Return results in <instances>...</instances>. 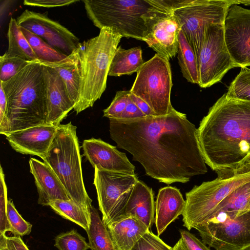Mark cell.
Segmentation results:
<instances>
[{"label":"cell","mask_w":250,"mask_h":250,"mask_svg":"<svg viewBox=\"0 0 250 250\" xmlns=\"http://www.w3.org/2000/svg\"><path fill=\"white\" fill-rule=\"evenodd\" d=\"M138 180L136 174L94 167L93 184L102 221L106 226L123 215L131 191Z\"/></svg>","instance_id":"30bf717a"},{"label":"cell","mask_w":250,"mask_h":250,"mask_svg":"<svg viewBox=\"0 0 250 250\" xmlns=\"http://www.w3.org/2000/svg\"><path fill=\"white\" fill-rule=\"evenodd\" d=\"M7 99L3 119L0 122V133L47 124L46 87L43 65L40 60L29 62L16 75L0 82Z\"/></svg>","instance_id":"3957f363"},{"label":"cell","mask_w":250,"mask_h":250,"mask_svg":"<svg viewBox=\"0 0 250 250\" xmlns=\"http://www.w3.org/2000/svg\"><path fill=\"white\" fill-rule=\"evenodd\" d=\"M130 90H120L116 95L109 106L104 110V116L110 119H120L127 104Z\"/></svg>","instance_id":"e575fe53"},{"label":"cell","mask_w":250,"mask_h":250,"mask_svg":"<svg viewBox=\"0 0 250 250\" xmlns=\"http://www.w3.org/2000/svg\"><path fill=\"white\" fill-rule=\"evenodd\" d=\"M226 94L231 98L250 102V68H241Z\"/></svg>","instance_id":"4dcf8cb0"},{"label":"cell","mask_w":250,"mask_h":250,"mask_svg":"<svg viewBox=\"0 0 250 250\" xmlns=\"http://www.w3.org/2000/svg\"><path fill=\"white\" fill-rule=\"evenodd\" d=\"M89 230L86 231L91 250H116L107 227L92 206Z\"/></svg>","instance_id":"83f0119b"},{"label":"cell","mask_w":250,"mask_h":250,"mask_svg":"<svg viewBox=\"0 0 250 250\" xmlns=\"http://www.w3.org/2000/svg\"><path fill=\"white\" fill-rule=\"evenodd\" d=\"M29 164L38 192L39 204L49 206L53 201L71 199L58 177L47 164L34 158H30Z\"/></svg>","instance_id":"d6986e66"},{"label":"cell","mask_w":250,"mask_h":250,"mask_svg":"<svg viewBox=\"0 0 250 250\" xmlns=\"http://www.w3.org/2000/svg\"><path fill=\"white\" fill-rule=\"evenodd\" d=\"M194 229L215 250H242L250 246V210L233 219H209Z\"/></svg>","instance_id":"4fadbf2b"},{"label":"cell","mask_w":250,"mask_h":250,"mask_svg":"<svg viewBox=\"0 0 250 250\" xmlns=\"http://www.w3.org/2000/svg\"><path fill=\"white\" fill-rule=\"evenodd\" d=\"M197 62L198 85L202 88L220 82L230 69L237 67L226 44L223 24L207 26Z\"/></svg>","instance_id":"8fae6325"},{"label":"cell","mask_w":250,"mask_h":250,"mask_svg":"<svg viewBox=\"0 0 250 250\" xmlns=\"http://www.w3.org/2000/svg\"><path fill=\"white\" fill-rule=\"evenodd\" d=\"M172 86L169 62L156 53L137 72L130 92L146 103L156 116H162L173 108L170 101Z\"/></svg>","instance_id":"9c48e42d"},{"label":"cell","mask_w":250,"mask_h":250,"mask_svg":"<svg viewBox=\"0 0 250 250\" xmlns=\"http://www.w3.org/2000/svg\"><path fill=\"white\" fill-rule=\"evenodd\" d=\"M250 200V182L241 185L227 196L207 221L211 219H233L247 211Z\"/></svg>","instance_id":"cb8c5ba5"},{"label":"cell","mask_w":250,"mask_h":250,"mask_svg":"<svg viewBox=\"0 0 250 250\" xmlns=\"http://www.w3.org/2000/svg\"><path fill=\"white\" fill-rule=\"evenodd\" d=\"M20 28L38 60L53 62L67 57V56L53 47L39 36L23 27Z\"/></svg>","instance_id":"f546056e"},{"label":"cell","mask_w":250,"mask_h":250,"mask_svg":"<svg viewBox=\"0 0 250 250\" xmlns=\"http://www.w3.org/2000/svg\"><path fill=\"white\" fill-rule=\"evenodd\" d=\"M185 206L186 200L177 188L167 186L159 189L155 202V217L158 236L183 214Z\"/></svg>","instance_id":"ffe728a7"},{"label":"cell","mask_w":250,"mask_h":250,"mask_svg":"<svg viewBox=\"0 0 250 250\" xmlns=\"http://www.w3.org/2000/svg\"><path fill=\"white\" fill-rule=\"evenodd\" d=\"M116 250H131L137 241L150 230L135 217L122 215L106 226Z\"/></svg>","instance_id":"44dd1931"},{"label":"cell","mask_w":250,"mask_h":250,"mask_svg":"<svg viewBox=\"0 0 250 250\" xmlns=\"http://www.w3.org/2000/svg\"><path fill=\"white\" fill-rule=\"evenodd\" d=\"M6 215L14 236H23L29 235L32 225L25 220L16 209L11 200H8L6 205Z\"/></svg>","instance_id":"d6a6232c"},{"label":"cell","mask_w":250,"mask_h":250,"mask_svg":"<svg viewBox=\"0 0 250 250\" xmlns=\"http://www.w3.org/2000/svg\"><path fill=\"white\" fill-rule=\"evenodd\" d=\"M247 161H249V162H250V157L248 158V159L247 160Z\"/></svg>","instance_id":"c3c4849f"},{"label":"cell","mask_w":250,"mask_h":250,"mask_svg":"<svg viewBox=\"0 0 250 250\" xmlns=\"http://www.w3.org/2000/svg\"><path fill=\"white\" fill-rule=\"evenodd\" d=\"M177 54L178 63L183 77L188 82L198 84L199 71L197 59L193 49L182 30L179 34Z\"/></svg>","instance_id":"484cf974"},{"label":"cell","mask_w":250,"mask_h":250,"mask_svg":"<svg viewBox=\"0 0 250 250\" xmlns=\"http://www.w3.org/2000/svg\"><path fill=\"white\" fill-rule=\"evenodd\" d=\"M84 155L94 168L134 174L135 167L125 153L100 139L91 138L83 141Z\"/></svg>","instance_id":"2e32d148"},{"label":"cell","mask_w":250,"mask_h":250,"mask_svg":"<svg viewBox=\"0 0 250 250\" xmlns=\"http://www.w3.org/2000/svg\"><path fill=\"white\" fill-rule=\"evenodd\" d=\"M0 235L6 232H12L6 215V205L8 201L7 188L5 182L4 174L1 166L0 170Z\"/></svg>","instance_id":"8d00e7d4"},{"label":"cell","mask_w":250,"mask_h":250,"mask_svg":"<svg viewBox=\"0 0 250 250\" xmlns=\"http://www.w3.org/2000/svg\"><path fill=\"white\" fill-rule=\"evenodd\" d=\"M93 24L112 29L122 37L144 41L147 30L144 16L154 6L152 0H84Z\"/></svg>","instance_id":"52a82bcc"},{"label":"cell","mask_w":250,"mask_h":250,"mask_svg":"<svg viewBox=\"0 0 250 250\" xmlns=\"http://www.w3.org/2000/svg\"><path fill=\"white\" fill-rule=\"evenodd\" d=\"M155 202L151 188L138 180L134 186L123 215L136 217L151 230L155 222Z\"/></svg>","instance_id":"7402d4cb"},{"label":"cell","mask_w":250,"mask_h":250,"mask_svg":"<svg viewBox=\"0 0 250 250\" xmlns=\"http://www.w3.org/2000/svg\"><path fill=\"white\" fill-rule=\"evenodd\" d=\"M242 250H250V246L243 249Z\"/></svg>","instance_id":"bcb514c9"},{"label":"cell","mask_w":250,"mask_h":250,"mask_svg":"<svg viewBox=\"0 0 250 250\" xmlns=\"http://www.w3.org/2000/svg\"><path fill=\"white\" fill-rule=\"evenodd\" d=\"M239 0L228 8L223 23L224 37L229 53L237 67L250 66V9Z\"/></svg>","instance_id":"5bb4252c"},{"label":"cell","mask_w":250,"mask_h":250,"mask_svg":"<svg viewBox=\"0 0 250 250\" xmlns=\"http://www.w3.org/2000/svg\"><path fill=\"white\" fill-rule=\"evenodd\" d=\"M145 62L140 46L125 49L117 47L112 60L108 76L119 77L137 72Z\"/></svg>","instance_id":"d4e9b609"},{"label":"cell","mask_w":250,"mask_h":250,"mask_svg":"<svg viewBox=\"0 0 250 250\" xmlns=\"http://www.w3.org/2000/svg\"><path fill=\"white\" fill-rule=\"evenodd\" d=\"M0 250H29L20 236L0 235Z\"/></svg>","instance_id":"74e56055"},{"label":"cell","mask_w":250,"mask_h":250,"mask_svg":"<svg viewBox=\"0 0 250 250\" xmlns=\"http://www.w3.org/2000/svg\"><path fill=\"white\" fill-rule=\"evenodd\" d=\"M109 132L119 148L130 153L147 175L160 182L186 183L208 171L197 128L174 107L165 115L110 119Z\"/></svg>","instance_id":"6da1fadb"},{"label":"cell","mask_w":250,"mask_h":250,"mask_svg":"<svg viewBox=\"0 0 250 250\" xmlns=\"http://www.w3.org/2000/svg\"><path fill=\"white\" fill-rule=\"evenodd\" d=\"M181 238L188 250H210L206 244L188 231L180 230Z\"/></svg>","instance_id":"f35d334b"},{"label":"cell","mask_w":250,"mask_h":250,"mask_svg":"<svg viewBox=\"0 0 250 250\" xmlns=\"http://www.w3.org/2000/svg\"><path fill=\"white\" fill-rule=\"evenodd\" d=\"M217 177L195 186L186 193L182 214L184 226L188 230L205 223L219 204L241 185L250 182V162L235 169L216 172Z\"/></svg>","instance_id":"8992f818"},{"label":"cell","mask_w":250,"mask_h":250,"mask_svg":"<svg viewBox=\"0 0 250 250\" xmlns=\"http://www.w3.org/2000/svg\"><path fill=\"white\" fill-rule=\"evenodd\" d=\"M8 47L7 54L19 57L27 62L38 60L17 21L11 18L7 32Z\"/></svg>","instance_id":"4316f807"},{"label":"cell","mask_w":250,"mask_h":250,"mask_svg":"<svg viewBox=\"0 0 250 250\" xmlns=\"http://www.w3.org/2000/svg\"><path fill=\"white\" fill-rule=\"evenodd\" d=\"M76 126L60 124L46 157L43 160L56 174L76 204L91 211L92 199L84 187Z\"/></svg>","instance_id":"5b68a950"},{"label":"cell","mask_w":250,"mask_h":250,"mask_svg":"<svg viewBox=\"0 0 250 250\" xmlns=\"http://www.w3.org/2000/svg\"><path fill=\"white\" fill-rule=\"evenodd\" d=\"M152 1L154 6L144 16L147 30L143 41L169 61L177 55L181 27L169 0Z\"/></svg>","instance_id":"7c38bea8"},{"label":"cell","mask_w":250,"mask_h":250,"mask_svg":"<svg viewBox=\"0 0 250 250\" xmlns=\"http://www.w3.org/2000/svg\"><path fill=\"white\" fill-rule=\"evenodd\" d=\"M122 36L112 29L104 28L99 34L80 42L78 53L81 83L76 114L93 106L106 87L110 64Z\"/></svg>","instance_id":"277c9868"},{"label":"cell","mask_w":250,"mask_h":250,"mask_svg":"<svg viewBox=\"0 0 250 250\" xmlns=\"http://www.w3.org/2000/svg\"><path fill=\"white\" fill-rule=\"evenodd\" d=\"M49 206L63 218L77 224L86 232L89 230L91 220L90 212L79 206L72 200L53 201L50 203Z\"/></svg>","instance_id":"f1b7e54d"},{"label":"cell","mask_w":250,"mask_h":250,"mask_svg":"<svg viewBox=\"0 0 250 250\" xmlns=\"http://www.w3.org/2000/svg\"><path fill=\"white\" fill-rule=\"evenodd\" d=\"M29 62L4 53L0 57V80L5 82L16 75Z\"/></svg>","instance_id":"836d02e7"},{"label":"cell","mask_w":250,"mask_h":250,"mask_svg":"<svg viewBox=\"0 0 250 250\" xmlns=\"http://www.w3.org/2000/svg\"><path fill=\"white\" fill-rule=\"evenodd\" d=\"M129 97L132 101L146 116L155 115L154 112L144 100L131 93H130Z\"/></svg>","instance_id":"b9f144b4"},{"label":"cell","mask_w":250,"mask_h":250,"mask_svg":"<svg viewBox=\"0 0 250 250\" xmlns=\"http://www.w3.org/2000/svg\"><path fill=\"white\" fill-rule=\"evenodd\" d=\"M54 246L59 250H87L90 249L85 238L73 229L57 235Z\"/></svg>","instance_id":"1f68e13d"},{"label":"cell","mask_w":250,"mask_h":250,"mask_svg":"<svg viewBox=\"0 0 250 250\" xmlns=\"http://www.w3.org/2000/svg\"><path fill=\"white\" fill-rule=\"evenodd\" d=\"M146 116L132 101L130 97L125 109L120 119L124 120H133Z\"/></svg>","instance_id":"60d3db41"},{"label":"cell","mask_w":250,"mask_h":250,"mask_svg":"<svg viewBox=\"0 0 250 250\" xmlns=\"http://www.w3.org/2000/svg\"><path fill=\"white\" fill-rule=\"evenodd\" d=\"M131 250H173L151 230L145 233Z\"/></svg>","instance_id":"d590c367"},{"label":"cell","mask_w":250,"mask_h":250,"mask_svg":"<svg viewBox=\"0 0 250 250\" xmlns=\"http://www.w3.org/2000/svg\"><path fill=\"white\" fill-rule=\"evenodd\" d=\"M40 62L57 71L64 83L69 98L75 107L78 100L81 83V65L77 49L60 61Z\"/></svg>","instance_id":"603a6c76"},{"label":"cell","mask_w":250,"mask_h":250,"mask_svg":"<svg viewBox=\"0 0 250 250\" xmlns=\"http://www.w3.org/2000/svg\"><path fill=\"white\" fill-rule=\"evenodd\" d=\"M173 250H188V249L181 238L173 247Z\"/></svg>","instance_id":"ee69618b"},{"label":"cell","mask_w":250,"mask_h":250,"mask_svg":"<svg viewBox=\"0 0 250 250\" xmlns=\"http://www.w3.org/2000/svg\"><path fill=\"white\" fill-rule=\"evenodd\" d=\"M57 128L50 125H40L11 132L6 137L16 151L35 155L43 160L53 142Z\"/></svg>","instance_id":"e0dca14e"},{"label":"cell","mask_w":250,"mask_h":250,"mask_svg":"<svg viewBox=\"0 0 250 250\" xmlns=\"http://www.w3.org/2000/svg\"><path fill=\"white\" fill-rule=\"evenodd\" d=\"M0 122L4 118L7 108V99L2 85L0 84Z\"/></svg>","instance_id":"7bdbcfd3"},{"label":"cell","mask_w":250,"mask_h":250,"mask_svg":"<svg viewBox=\"0 0 250 250\" xmlns=\"http://www.w3.org/2000/svg\"><path fill=\"white\" fill-rule=\"evenodd\" d=\"M205 163L215 172L237 168L250 156V102L224 94L197 128Z\"/></svg>","instance_id":"7a4b0ae2"},{"label":"cell","mask_w":250,"mask_h":250,"mask_svg":"<svg viewBox=\"0 0 250 250\" xmlns=\"http://www.w3.org/2000/svg\"><path fill=\"white\" fill-rule=\"evenodd\" d=\"M249 210H250V201H249V205H248V208H247V211Z\"/></svg>","instance_id":"7dc6e473"},{"label":"cell","mask_w":250,"mask_h":250,"mask_svg":"<svg viewBox=\"0 0 250 250\" xmlns=\"http://www.w3.org/2000/svg\"><path fill=\"white\" fill-rule=\"evenodd\" d=\"M250 6V0H240L239 4Z\"/></svg>","instance_id":"f6af8a7d"},{"label":"cell","mask_w":250,"mask_h":250,"mask_svg":"<svg viewBox=\"0 0 250 250\" xmlns=\"http://www.w3.org/2000/svg\"><path fill=\"white\" fill-rule=\"evenodd\" d=\"M43 65L46 87L47 124L57 127L68 113L74 109V105L69 98L64 83L57 71L50 67Z\"/></svg>","instance_id":"ac0fdd59"},{"label":"cell","mask_w":250,"mask_h":250,"mask_svg":"<svg viewBox=\"0 0 250 250\" xmlns=\"http://www.w3.org/2000/svg\"><path fill=\"white\" fill-rule=\"evenodd\" d=\"M19 26L39 36L66 56L75 50L79 39L70 30L54 21L46 14L25 10L16 19Z\"/></svg>","instance_id":"9a60e30c"},{"label":"cell","mask_w":250,"mask_h":250,"mask_svg":"<svg viewBox=\"0 0 250 250\" xmlns=\"http://www.w3.org/2000/svg\"><path fill=\"white\" fill-rule=\"evenodd\" d=\"M76 0H25V5L51 8L68 5L78 2Z\"/></svg>","instance_id":"ab89813d"},{"label":"cell","mask_w":250,"mask_h":250,"mask_svg":"<svg viewBox=\"0 0 250 250\" xmlns=\"http://www.w3.org/2000/svg\"><path fill=\"white\" fill-rule=\"evenodd\" d=\"M237 0H177L172 12L198 59L206 29L223 24L229 7Z\"/></svg>","instance_id":"ba28073f"}]
</instances>
